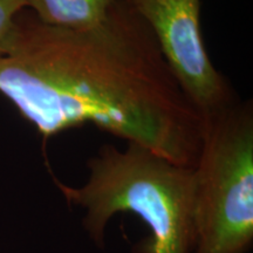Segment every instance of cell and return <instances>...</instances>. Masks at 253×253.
Instances as JSON below:
<instances>
[{"label":"cell","instance_id":"5b68a950","mask_svg":"<svg viewBox=\"0 0 253 253\" xmlns=\"http://www.w3.org/2000/svg\"><path fill=\"white\" fill-rule=\"evenodd\" d=\"M115 0H26L42 23L73 31L90 30L106 19Z\"/></svg>","mask_w":253,"mask_h":253},{"label":"cell","instance_id":"6da1fadb","mask_svg":"<svg viewBox=\"0 0 253 253\" xmlns=\"http://www.w3.org/2000/svg\"><path fill=\"white\" fill-rule=\"evenodd\" d=\"M0 94L43 138L90 123L179 166L197 162L204 116L121 0L84 31L19 12L0 52Z\"/></svg>","mask_w":253,"mask_h":253},{"label":"cell","instance_id":"277c9868","mask_svg":"<svg viewBox=\"0 0 253 253\" xmlns=\"http://www.w3.org/2000/svg\"><path fill=\"white\" fill-rule=\"evenodd\" d=\"M153 32L173 77L202 115L237 100L209 58L201 28V0H121Z\"/></svg>","mask_w":253,"mask_h":253},{"label":"cell","instance_id":"3957f363","mask_svg":"<svg viewBox=\"0 0 253 253\" xmlns=\"http://www.w3.org/2000/svg\"><path fill=\"white\" fill-rule=\"evenodd\" d=\"M195 173L192 253H248L253 242V108L204 116Z\"/></svg>","mask_w":253,"mask_h":253},{"label":"cell","instance_id":"8992f818","mask_svg":"<svg viewBox=\"0 0 253 253\" xmlns=\"http://www.w3.org/2000/svg\"><path fill=\"white\" fill-rule=\"evenodd\" d=\"M26 7V0H0V52L13 30L15 15Z\"/></svg>","mask_w":253,"mask_h":253},{"label":"cell","instance_id":"7a4b0ae2","mask_svg":"<svg viewBox=\"0 0 253 253\" xmlns=\"http://www.w3.org/2000/svg\"><path fill=\"white\" fill-rule=\"evenodd\" d=\"M89 177L80 188L54 182L69 205L86 210L82 224L103 246L108 221L134 213L149 229L141 253H191L194 246V167L179 166L137 144H112L88 161Z\"/></svg>","mask_w":253,"mask_h":253}]
</instances>
